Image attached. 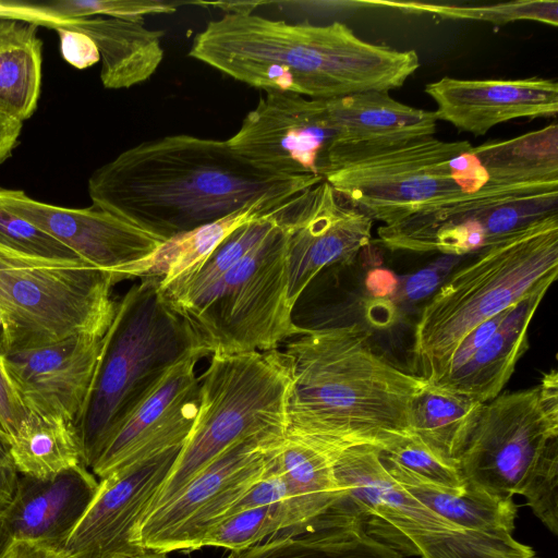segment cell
I'll use <instances>...</instances> for the list:
<instances>
[{
	"label": "cell",
	"instance_id": "44",
	"mask_svg": "<svg viewBox=\"0 0 558 558\" xmlns=\"http://www.w3.org/2000/svg\"><path fill=\"white\" fill-rule=\"evenodd\" d=\"M27 410L5 378L0 366V428L10 439L15 435L25 418Z\"/></svg>",
	"mask_w": 558,
	"mask_h": 558
},
{
	"label": "cell",
	"instance_id": "26",
	"mask_svg": "<svg viewBox=\"0 0 558 558\" xmlns=\"http://www.w3.org/2000/svg\"><path fill=\"white\" fill-rule=\"evenodd\" d=\"M304 192L258 198L219 220L174 236L132 267L129 279L157 277L160 287H166L198 266L235 229L248 221L286 214Z\"/></svg>",
	"mask_w": 558,
	"mask_h": 558
},
{
	"label": "cell",
	"instance_id": "34",
	"mask_svg": "<svg viewBox=\"0 0 558 558\" xmlns=\"http://www.w3.org/2000/svg\"><path fill=\"white\" fill-rule=\"evenodd\" d=\"M288 529L287 502L247 509L233 514L211 527L202 547H223L239 551Z\"/></svg>",
	"mask_w": 558,
	"mask_h": 558
},
{
	"label": "cell",
	"instance_id": "8",
	"mask_svg": "<svg viewBox=\"0 0 558 558\" xmlns=\"http://www.w3.org/2000/svg\"><path fill=\"white\" fill-rule=\"evenodd\" d=\"M199 380L194 426L144 514L171 500L232 446L286 435L291 376L281 350L213 354Z\"/></svg>",
	"mask_w": 558,
	"mask_h": 558
},
{
	"label": "cell",
	"instance_id": "40",
	"mask_svg": "<svg viewBox=\"0 0 558 558\" xmlns=\"http://www.w3.org/2000/svg\"><path fill=\"white\" fill-rule=\"evenodd\" d=\"M288 501L287 484L276 469L270 452V464L266 474L227 511L222 520L247 509L282 502L288 505Z\"/></svg>",
	"mask_w": 558,
	"mask_h": 558
},
{
	"label": "cell",
	"instance_id": "22",
	"mask_svg": "<svg viewBox=\"0 0 558 558\" xmlns=\"http://www.w3.org/2000/svg\"><path fill=\"white\" fill-rule=\"evenodd\" d=\"M345 449L314 438L286 433L271 458L289 494L288 529L300 531L325 514L341 494L336 463Z\"/></svg>",
	"mask_w": 558,
	"mask_h": 558
},
{
	"label": "cell",
	"instance_id": "30",
	"mask_svg": "<svg viewBox=\"0 0 558 558\" xmlns=\"http://www.w3.org/2000/svg\"><path fill=\"white\" fill-rule=\"evenodd\" d=\"M10 439V454L20 475L47 478L83 464L75 422L27 412Z\"/></svg>",
	"mask_w": 558,
	"mask_h": 558
},
{
	"label": "cell",
	"instance_id": "17",
	"mask_svg": "<svg viewBox=\"0 0 558 558\" xmlns=\"http://www.w3.org/2000/svg\"><path fill=\"white\" fill-rule=\"evenodd\" d=\"M182 445L162 450L98 484L63 548L76 558H112L141 549L131 535L172 469Z\"/></svg>",
	"mask_w": 558,
	"mask_h": 558
},
{
	"label": "cell",
	"instance_id": "42",
	"mask_svg": "<svg viewBox=\"0 0 558 558\" xmlns=\"http://www.w3.org/2000/svg\"><path fill=\"white\" fill-rule=\"evenodd\" d=\"M63 58L77 69L88 68L100 60L94 41L85 34L65 28H57Z\"/></svg>",
	"mask_w": 558,
	"mask_h": 558
},
{
	"label": "cell",
	"instance_id": "18",
	"mask_svg": "<svg viewBox=\"0 0 558 558\" xmlns=\"http://www.w3.org/2000/svg\"><path fill=\"white\" fill-rule=\"evenodd\" d=\"M186 359L163 376L133 411L90 469L99 480L141 462L189 437L201 404V380Z\"/></svg>",
	"mask_w": 558,
	"mask_h": 558
},
{
	"label": "cell",
	"instance_id": "9",
	"mask_svg": "<svg viewBox=\"0 0 558 558\" xmlns=\"http://www.w3.org/2000/svg\"><path fill=\"white\" fill-rule=\"evenodd\" d=\"M383 450L362 445L337 460L341 494L328 512L360 519L366 531L400 554L421 558H536L534 549L509 533L463 529L436 513L386 470Z\"/></svg>",
	"mask_w": 558,
	"mask_h": 558
},
{
	"label": "cell",
	"instance_id": "21",
	"mask_svg": "<svg viewBox=\"0 0 558 558\" xmlns=\"http://www.w3.org/2000/svg\"><path fill=\"white\" fill-rule=\"evenodd\" d=\"M99 481L84 464L47 478L20 475L2 511L13 541L63 547L93 500Z\"/></svg>",
	"mask_w": 558,
	"mask_h": 558
},
{
	"label": "cell",
	"instance_id": "20",
	"mask_svg": "<svg viewBox=\"0 0 558 558\" xmlns=\"http://www.w3.org/2000/svg\"><path fill=\"white\" fill-rule=\"evenodd\" d=\"M437 120L461 132L485 135L514 119L550 118L558 112V84L544 77L463 80L444 76L426 84Z\"/></svg>",
	"mask_w": 558,
	"mask_h": 558
},
{
	"label": "cell",
	"instance_id": "14",
	"mask_svg": "<svg viewBox=\"0 0 558 558\" xmlns=\"http://www.w3.org/2000/svg\"><path fill=\"white\" fill-rule=\"evenodd\" d=\"M228 142L262 172L322 178L326 157L337 144V134L325 99L266 93Z\"/></svg>",
	"mask_w": 558,
	"mask_h": 558
},
{
	"label": "cell",
	"instance_id": "3",
	"mask_svg": "<svg viewBox=\"0 0 558 558\" xmlns=\"http://www.w3.org/2000/svg\"><path fill=\"white\" fill-rule=\"evenodd\" d=\"M489 179L445 206L377 229L391 251L476 253L527 225L558 214V138L543 128L475 146Z\"/></svg>",
	"mask_w": 558,
	"mask_h": 558
},
{
	"label": "cell",
	"instance_id": "49",
	"mask_svg": "<svg viewBox=\"0 0 558 558\" xmlns=\"http://www.w3.org/2000/svg\"><path fill=\"white\" fill-rule=\"evenodd\" d=\"M112 558H168V554L141 548L135 551L117 555Z\"/></svg>",
	"mask_w": 558,
	"mask_h": 558
},
{
	"label": "cell",
	"instance_id": "12",
	"mask_svg": "<svg viewBox=\"0 0 558 558\" xmlns=\"http://www.w3.org/2000/svg\"><path fill=\"white\" fill-rule=\"evenodd\" d=\"M558 452V375L538 386L501 393L483 403L457 459L464 485L497 497L521 495L549 456Z\"/></svg>",
	"mask_w": 558,
	"mask_h": 558
},
{
	"label": "cell",
	"instance_id": "7",
	"mask_svg": "<svg viewBox=\"0 0 558 558\" xmlns=\"http://www.w3.org/2000/svg\"><path fill=\"white\" fill-rule=\"evenodd\" d=\"M320 177L342 201L381 226L445 206L489 179L470 142L434 135L336 146Z\"/></svg>",
	"mask_w": 558,
	"mask_h": 558
},
{
	"label": "cell",
	"instance_id": "2",
	"mask_svg": "<svg viewBox=\"0 0 558 558\" xmlns=\"http://www.w3.org/2000/svg\"><path fill=\"white\" fill-rule=\"evenodd\" d=\"M284 343L291 376L286 433L383 451L412 434V403L426 381L377 354L368 330L337 324Z\"/></svg>",
	"mask_w": 558,
	"mask_h": 558
},
{
	"label": "cell",
	"instance_id": "27",
	"mask_svg": "<svg viewBox=\"0 0 558 558\" xmlns=\"http://www.w3.org/2000/svg\"><path fill=\"white\" fill-rule=\"evenodd\" d=\"M381 459L399 485L449 522L473 531L512 534L518 513L513 497H497L465 485L447 487L404 469L383 452Z\"/></svg>",
	"mask_w": 558,
	"mask_h": 558
},
{
	"label": "cell",
	"instance_id": "23",
	"mask_svg": "<svg viewBox=\"0 0 558 558\" xmlns=\"http://www.w3.org/2000/svg\"><path fill=\"white\" fill-rule=\"evenodd\" d=\"M547 290H538L510 306L497 331L461 367L434 383L482 403L498 395L529 348V326Z\"/></svg>",
	"mask_w": 558,
	"mask_h": 558
},
{
	"label": "cell",
	"instance_id": "24",
	"mask_svg": "<svg viewBox=\"0 0 558 558\" xmlns=\"http://www.w3.org/2000/svg\"><path fill=\"white\" fill-rule=\"evenodd\" d=\"M62 28L81 32L94 41L101 60L100 80L109 89L147 81L163 60V33L143 22L93 16L73 20Z\"/></svg>",
	"mask_w": 558,
	"mask_h": 558
},
{
	"label": "cell",
	"instance_id": "19",
	"mask_svg": "<svg viewBox=\"0 0 558 558\" xmlns=\"http://www.w3.org/2000/svg\"><path fill=\"white\" fill-rule=\"evenodd\" d=\"M102 337L82 333L0 356L1 369L27 412L76 421L94 376Z\"/></svg>",
	"mask_w": 558,
	"mask_h": 558
},
{
	"label": "cell",
	"instance_id": "39",
	"mask_svg": "<svg viewBox=\"0 0 558 558\" xmlns=\"http://www.w3.org/2000/svg\"><path fill=\"white\" fill-rule=\"evenodd\" d=\"M227 558H312V549L302 531L284 530Z\"/></svg>",
	"mask_w": 558,
	"mask_h": 558
},
{
	"label": "cell",
	"instance_id": "25",
	"mask_svg": "<svg viewBox=\"0 0 558 558\" xmlns=\"http://www.w3.org/2000/svg\"><path fill=\"white\" fill-rule=\"evenodd\" d=\"M325 101L337 134L336 146L436 133L438 120L434 111L402 104L386 92H366Z\"/></svg>",
	"mask_w": 558,
	"mask_h": 558
},
{
	"label": "cell",
	"instance_id": "28",
	"mask_svg": "<svg viewBox=\"0 0 558 558\" xmlns=\"http://www.w3.org/2000/svg\"><path fill=\"white\" fill-rule=\"evenodd\" d=\"M38 25L0 20V113L19 122L33 116L41 87Z\"/></svg>",
	"mask_w": 558,
	"mask_h": 558
},
{
	"label": "cell",
	"instance_id": "1",
	"mask_svg": "<svg viewBox=\"0 0 558 558\" xmlns=\"http://www.w3.org/2000/svg\"><path fill=\"white\" fill-rule=\"evenodd\" d=\"M319 177H276L253 167L228 140L173 134L142 142L96 169L92 205L166 242L252 202L299 194Z\"/></svg>",
	"mask_w": 558,
	"mask_h": 558
},
{
	"label": "cell",
	"instance_id": "43",
	"mask_svg": "<svg viewBox=\"0 0 558 558\" xmlns=\"http://www.w3.org/2000/svg\"><path fill=\"white\" fill-rule=\"evenodd\" d=\"M0 20H17L35 23L53 29L64 27L71 21H63L47 12L41 3H26L0 0Z\"/></svg>",
	"mask_w": 558,
	"mask_h": 558
},
{
	"label": "cell",
	"instance_id": "16",
	"mask_svg": "<svg viewBox=\"0 0 558 558\" xmlns=\"http://www.w3.org/2000/svg\"><path fill=\"white\" fill-rule=\"evenodd\" d=\"M0 207L35 225L70 247L84 262L129 279L132 267L150 257L163 241L96 206L68 208L0 187Z\"/></svg>",
	"mask_w": 558,
	"mask_h": 558
},
{
	"label": "cell",
	"instance_id": "10",
	"mask_svg": "<svg viewBox=\"0 0 558 558\" xmlns=\"http://www.w3.org/2000/svg\"><path fill=\"white\" fill-rule=\"evenodd\" d=\"M117 278L84 260L31 258L0 246V319L7 353L75 335L104 337Z\"/></svg>",
	"mask_w": 558,
	"mask_h": 558
},
{
	"label": "cell",
	"instance_id": "50",
	"mask_svg": "<svg viewBox=\"0 0 558 558\" xmlns=\"http://www.w3.org/2000/svg\"><path fill=\"white\" fill-rule=\"evenodd\" d=\"M7 353L5 335L0 319V356Z\"/></svg>",
	"mask_w": 558,
	"mask_h": 558
},
{
	"label": "cell",
	"instance_id": "45",
	"mask_svg": "<svg viewBox=\"0 0 558 558\" xmlns=\"http://www.w3.org/2000/svg\"><path fill=\"white\" fill-rule=\"evenodd\" d=\"M17 473L10 454V441L8 435L0 428V512L11 502L17 480Z\"/></svg>",
	"mask_w": 558,
	"mask_h": 558
},
{
	"label": "cell",
	"instance_id": "47",
	"mask_svg": "<svg viewBox=\"0 0 558 558\" xmlns=\"http://www.w3.org/2000/svg\"><path fill=\"white\" fill-rule=\"evenodd\" d=\"M22 124L0 113V165L11 156L19 144Z\"/></svg>",
	"mask_w": 558,
	"mask_h": 558
},
{
	"label": "cell",
	"instance_id": "4",
	"mask_svg": "<svg viewBox=\"0 0 558 558\" xmlns=\"http://www.w3.org/2000/svg\"><path fill=\"white\" fill-rule=\"evenodd\" d=\"M209 355L166 299L160 278L143 277L117 302L82 410L75 421L82 462L92 469L133 411L168 371Z\"/></svg>",
	"mask_w": 558,
	"mask_h": 558
},
{
	"label": "cell",
	"instance_id": "46",
	"mask_svg": "<svg viewBox=\"0 0 558 558\" xmlns=\"http://www.w3.org/2000/svg\"><path fill=\"white\" fill-rule=\"evenodd\" d=\"M4 558H76L63 547L35 542L13 541Z\"/></svg>",
	"mask_w": 558,
	"mask_h": 558
},
{
	"label": "cell",
	"instance_id": "37",
	"mask_svg": "<svg viewBox=\"0 0 558 558\" xmlns=\"http://www.w3.org/2000/svg\"><path fill=\"white\" fill-rule=\"evenodd\" d=\"M383 453L404 469L432 482L451 488L464 487L457 462L441 457L414 434L401 438Z\"/></svg>",
	"mask_w": 558,
	"mask_h": 558
},
{
	"label": "cell",
	"instance_id": "5",
	"mask_svg": "<svg viewBox=\"0 0 558 558\" xmlns=\"http://www.w3.org/2000/svg\"><path fill=\"white\" fill-rule=\"evenodd\" d=\"M189 57L265 93L313 99L345 96L361 65L357 43L341 22L292 24L247 11L208 22Z\"/></svg>",
	"mask_w": 558,
	"mask_h": 558
},
{
	"label": "cell",
	"instance_id": "15",
	"mask_svg": "<svg viewBox=\"0 0 558 558\" xmlns=\"http://www.w3.org/2000/svg\"><path fill=\"white\" fill-rule=\"evenodd\" d=\"M373 222L325 180L301 195L283 222L291 305L320 271L354 262L372 240Z\"/></svg>",
	"mask_w": 558,
	"mask_h": 558
},
{
	"label": "cell",
	"instance_id": "35",
	"mask_svg": "<svg viewBox=\"0 0 558 558\" xmlns=\"http://www.w3.org/2000/svg\"><path fill=\"white\" fill-rule=\"evenodd\" d=\"M183 3L162 0H58L41 5L63 21L106 16L143 22L147 15L173 13Z\"/></svg>",
	"mask_w": 558,
	"mask_h": 558
},
{
	"label": "cell",
	"instance_id": "32",
	"mask_svg": "<svg viewBox=\"0 0 558 558\" xmlns=\"http://www.w3.org/2000/svg\"><path fill=\"white\" fill-rule=\"evenodd\" d=\"M302 531L312 558H403L371 535L355 517L326 512Z\"/></svg>",
	"mask_w": 558,
	"mask_h": 558
},
{
	"label": "cell",
	"instance_id": "36",
	"mask_svg": "<svg viewBox=\"0 0 558 558\" xmlns=\"http://www.w3.org/2000/svg\"><path fill=\"white\" fill-rule=\"evenodd\" d=\"M0 246L41 260H83L54 236L2 207H0Z\"/></svg>",
	"mask_w": 558,
	"mask_h": 558
},
{
	"label": "cell",
	"instance_id": "31",
	"mask_svg": "<svg viewBox=\"0 0 558 558\" xmlns=\"http://www.w3.org/2000/svg\"><path fill=\"white\" fill-rule=\"evenodd\" d=\"M286 215L287 213L248 221L235 229L193 270L170 284L160 287L166 299L177 310L195 301L276 227L282 226Z\"/></svg>",
	"mask_w": 558,
	"mask_h": 558
},
{
	"label": "cell",
	"instance_id": "6",
	"mask_svg": "<svg viewBox=\"0 0 558 558\" xmlns=\"http://www.w3.org/2000/svg\"><path fill=\"white\" fill-rule=\"evenodd\" d=\"M558 274V214L476 252L423 308L414 330L415 375L435 381L461 340L527 295L548 290Z\"/></svg>",
	"mask_w": 558,
	"mask_h": 558
},
{
	"label": "cell",
	"instance_id": "38",
	"mask_svg": "<svg viewBox=\"0 0 558 558\" xmlns=\"http://www.w3.org/2000/svg\"><path fill=\"white\" fill-rule=\"evenodd\" d=\"M521 495L533 514L554 535H558V452L545 459Z\"/></svg>",
	"mask_w": 558,
	"mask_h": 558
},
{
	"label": "cell",
	"instance_id": "48",
	"mask_svg": "<svg viewBox=\"0 0 558 558\" xmlns=\"http://www.w3.org/2000/svg\"><path fill=\"white\" fill-rule=\"evenodd\" d=\"M13 538L7 527L2 512H0V558H4L8 554Z\"/></svg>",
	"mask_w": 558,
	"mask_h": 558
},
{
	"label": "cell",
	"instance_id": "33",
	"mask_svg": "<svg viewBox=\"0 0 558 558\" xmlns=\"http://www.w3.org/2000/svg\"><path fill=\"white\" fill-rule=\"evenodd\" d=\"M411 13H428L441 19L489 22L500 26L517 21H535L558 25L557 0H517L485 5H456L420 1H362Z\"/></svg>",
	"mask_w": 558,
	"mask_h": 558
},
{
	"label": "cell",
	"instance_id": "13",
	"mask_svg": "<svg viewBox=\"0 0 558 558\" xmlns=\"http://www.w3.org/2000/svg\"><path fill=\"white\" fill-rule=\"evenodd\" d=\"M282 438L255 437L226 450L171 500L144 514L132 544L166 554L202 548L208 531L266 474Z\"/></svg>",
	"mask_w": 558,
	"mask_h": 558
},
{
	"label": "cell",
	"instance_id": "41",
	"mask_svg": "<svg viewBox=\"0 0 558 558\" xmlns=\"http://www.w3.org/2000/svg\"><path fill=\"white\" fill-rule=\"evenodd\" d=\"M509 308L510 307L472 329L456 348L445 371L438 378L464 365L473 356V354L476 353V351L482 345H484L490 339V337L497 331V329L506 318Z\"/></svg>",
	"mask_w": 558,
	"mask_h": 558
},
{
	"label": "cell",
	"instance_id": "29",
	"mask_svg": "<svg viewBox=\"0 0 558 558\" xmlns=\"http://www.w3.org/2000/svg\"><path fill=\"white\" fill-rule=\"evenodd\" d=\"M482 407L477 400L426 381L412 403L411 432L435 452L457 462Z\"/></svg>",
	"mask_w": 558,
	"mask_h": 558
},
{
	"label": "cell",
	"instance_id": "11",
	"mask_svg": "<svg viewBox=\"0 0 558 558\" xmlns=\"http://www.w3.org/2000/svg\"><path fill=\"white\" fill-rule=\"evenodd\" d=\"M287 239L276 227L195 301L175 308L209 355L276 350L301 333L288 299Z\"/></svg>",
	"mask_w": 558,
	"mask_h": 558
}]
</instances>
